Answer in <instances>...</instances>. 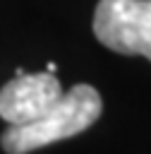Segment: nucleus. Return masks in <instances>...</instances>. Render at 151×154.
Listing matches in <instances>:
<instances>
[{
	"label": "nucleus",
	"mask_w": 151,
	"mask_h": 154,
	"mask_svg": "<svg viewBox=\"0 0 151 154\" xmlns=\"http://www.w3.org/2000/svg\"><path fill=\"white\" fill-rule=\"evenodd\" d=\"M103 111L101 94L91 84H74L62 99L41 118L26 125H10L2 132V149L7 154H26L46 144L74 137L91 128Z\"/></svg>",
	"instance_id": "1"
},
{
	"label": "nucleus",
	"mask_w": 151,
	"mask_h": 154,
	"mask_svg": "<svg viewBox=\"0 0 151 154\" xmlns=\"http://www.w3.org/2000/svg\"><path fill=\"white\" fill-rule=\"evenodd\" d=\"M93 34L115 53L151 60V0H98Z\"/></svg>",
	"instance_id": "2"
},
{
	"label": "nucleus",
	"mask_w": 151,
	"mask_h": 154,
	"mask_svg": "<svg viewBox=\"0 0 151 154\" xmlns=\"http://www.w3.org/2000/svg\"><path fill=\"white\" fill-rule=\"evenodd\" d=\"M62 89L50 72L17 75L0 89V118L10 125H26L48 113L60 99Z\"/></svg>",
	"instance_id": "3"
}]
</instances>
